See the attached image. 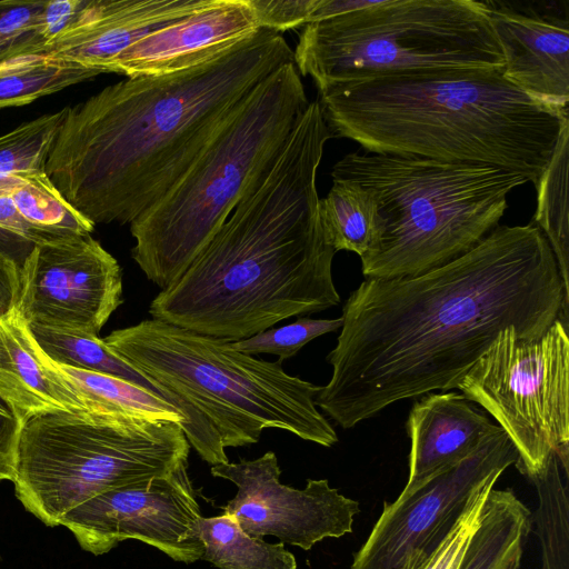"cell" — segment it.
<instances>
[{
	"label": "cell",
	"mask_w": 569,
	"mask_h": 569,
	"mask_svg": "<svg viewBox=\"0 0 569 569\" xmlns=\"http://www.w3.org/2000/svg\"><path fill=\"white\" fill-rule=\"evenodd\" d=\"M503 69H431L336 84L318 100L333 138L373 153L485 164L536 187L569 111L526 94Z\"/></svg>",
	"instance_id": "4"
},
{
	"label": "cell",
	"mask_w": 569,
	"mask_h": 569,
	"mask_svg": "<svg viewBox=\"0 0 569 569\" xmlns=\"http://www.w3.org/2000/svg\"><path fill=\"white\" fill-rule=\"evenodd\" d=\"M501 475L496 472L481 482L452 526L422 549L411 553L400 569H460L482 520L488 496Z\"/></svg>",
	"instance_id": "28"
},
{
	"label": "cell",
	"mask_w": 569,
	"mask_h": 569,
	"mask_svg": "<svg viewBox=\"0 0 569 569\" xmlns=\"http://www.w3.org/2000/svg\"><path fill=\"white\" fill-rule=\"evenodd\" d=\"M317 0H248L262 29L281 33L310 22Z\"/></svg>",
	"instance_id": "34"
},
{
	"label": "cell",
	"mask_w": 569,
	"mask_h": 569,
	"mask_svg": "<svg viewBox=\"0 0 569 569\" xmlns=\"http://www.w3.org/2000/svg\"><path fill=\"white\" fill-rule=\"evenodd\" d=\"M259 29L248 0H210L130 46L112 62L110 72L133 78L191 69L228 52Z\"/></svg>",
	"instance_id": "16"
},
{
	"label": "cell",
	"mask_w": 569,
	"mask_h": 569,
	"mask_svg": "<svg viewBox=\"0 0 569 569\" xmlns=\"http://www.w3.org/2000/svg\"><path fill=\"white\" fill-rule=\"evenodd\" d=\"M319 217L333 249L360 258L376 247L382 230L376 193L351 180H332L327 196L319 199Z\"/></svg>",
	"instance_id": "22"
},
{
	"label": "cell",
	"mask_w": 569,
	"mask_h": 569,
	"mask_svg": "<svg viewBox=\"0 0 569 569\" xmlns=\"http://www.w3.org/2000/svg\"><path fill=\"white\" fill-rule=\"evenodd\" d=\"M83 2L84 0H47L44 29L49 41L48 46L71 23Z\"/></svg>",
	"instance_id": "37"
},
{
	"label": "cell",
	"mask_w": 569,
	"mask_h": 569,
	"mask_svg": "<svg viewBox=\"0 0 569 569\" xmlns=\"http://www.w3.org/2000/svg\"><path fill=\"white\" fill-rule=\"evenodd\" d=\"M197 535L204 547L201 559L218 569H297L296 557L284 543H270L249 536L226 512L201 517Z\"/></svg>",
	"instance_id": "24"
},
{
	"label": "cell",
	"mask_w": 569,
	"mask_h": 569,
	"mask_svg": "<svg viewBox=\"0 0 569 569\" xmlns=\"http://www.w3.org/2000/svg\"><path fill=\"white\" fill-rule=\"evenodd\" d=\"M569 290L542 231L497 226L427 272L362 281L347 299L332 367L316 406L350 429L388 406L460 379L509 327L540 338L568 320Z\"/></svg>",
	"instance_id": "1"
},
{
	"label": "cell",
	"mask_w": 569,
	"mask_h": 569,
	"mask_svg": "<svg viewBox=\"0 0 569 569\" xmlns=\"http://www.w3.org/2000/svg\"><path fill=\"white\" fill-rule=\"evenodd\" d=\"M457 389L507 433L523 476L542 475L552 455L569 469L568 320L558 318L532 341L503 329Z\"/></svg>",
	"instance_id": "10"
},
{
	"label": "cell",
	"mask_w": 569,
	"mask_h": 569,
	"mask_svg": "<svg viewBox=\"0 0 569 569\" xmlns=\"http://www.w3.org/2000/svg\"><path fill=\"white\" fill-rule=\"evenodd\" d=\"M42 358L70 387L88 412L172 421L180 426L184 422L182 415L172 405L138 385L118 377L57 363L43 352Z\"/></svg>",
	"instance_id": "21"
},
{
	"label": "cell",
	"mask_w": 569,
	"mask_h": 569,
	"mask_svg": "<svg viewBox=\"0 0 569 569\" xmlns=\"http://www.w3.org/2000/svg\"><path fill=\"white\" fill-rule=\"evenodd\" d=\"M0 229L13 233L32 244H42L69 237L59 236L34 227L20 216L9 199L2 197H0Z\"/></svg>",
	"instance_id": "36"
},
{
	"label": "cell",
	"mask_w": 569,
	"mask_h": 569,
	"mask_svg": "<svg viewBox=\"0 0 569 569\" xmlns=\"http://www.w3.org/2000/svg\"><path fill=\"white\" fill-rule=\"evenodd\" d=\"M67 107L26 121L0 136V173L44 171Z\"/></svg>",
	"instance_id": "30"
},
{
	"label": "cell",
	"mask_w": 569,
	"mask_h": 569,
	"mask_svg": "<svg viewBox=\"0 0 569 569\" xmlns=\"http://www.w3.org/2000/svg\"><path fill=\"white\" fill-rule=\"evenodd\" d=\"M201 517L187 463L170 475L100 493L69 511L60 526L94 556L137 539L174 561L191 563L204 551L197 535Z\"/></svg>",
	"instance_id": "11"
},
{
	"label": "cell",
	"mask_w": 569,
	"mask_h": 569,
	"mask_svg": "<svg viewBox=\"0 0 569 569\" xmlns=\"http://www.w3.org/2000/svg\"><path fill=\"white\" fill-rule=\"evenodd\" d=\"M295 62L258 83L171 189L130 223L131 257L164 289L272 168L309 104Z\"/></svg>",
	"instance_id": "6"
},
{
	"label": "cell",
	"mask_w": 569,
	"mask_h": 569,
	"mask_svg": "<svg viewBox=\"0 0 569 569\" xmlns=\"http://www.w3.org/2000/svg\"><path fill=\"white\" fill-rule=\"evenodd\" d=\"M189 450L178 422L51 412L23 425L11 481L24 509L57 527L100 493L170 475Z\"/></svg>",
	"instance_id": "9"
},
{
	"label": "cell",
	"mask_w": 569,
	"mask_h": 569,
	"mask_svg": "<svg viewBox=\"0 0 569 569\" xmlns=\"http://www.w3.org/2000/svg\"><path fill=\"white\" fill-rule=\"evenodd\" d=\"M99 74L77 63L38 57L27 67L0 76V109L29 104Z\"/></svg>",
	"instance_id": "29"
},
{
	"label": "cell",
	"mask_w": 569,
	"mask_h": 569,
	"mask_svg": "<svg viewBox=\"0 0 569 569\" xmlns=\"http://www.w3.org/2000/svg\"><path fill=\"white\" fill-rule=\"evenodd\" d=\"M531 481L538 496L532 525L541 547V569H569V469L552 455L546 471Z\"/></svg>",
	"instance_id": "26"
},
{
	"label": "cell",
	"mask_w": 569,
	"mask_h": 569,
	"mask_svg": "<svg viewBox=\"0 0 569 569\" xmlns=\"http://www.w3.org/2000/svg\"><path fill=\"white\" fill-rule=\"evenodd\" d=\"M479 3L500 44L503 77L532 99L569 111V0Z\"/></svg>",
	"instance_id": "15"
},
{
	"label": "cell",
	"mask_w": 569,
	"mask_h": 569,
	"mask_svg": "<svg viewBox=\"0 0 569 569\" xmlns=\"http://www.w3.org/2000/svg\"><path fill=\"white\" fill-rule=\"evenodd\" d=\"M569 121L560 132L552 158L536 186V226L547 238L563 286L569 290L568 159Z\"/></svg>",
	"instance_id": "27"
},
{
	"label": "cell",
	"mask_w": 569,
	"mask_h": 569,
	"mask_svg": "<svg viewBox=\"0 0 569 569\" xmlns=\"http://www.w3.org/2000/svg\"><path fill=\"white\" fill-rule=\"evenodd\" d=\"M517 458L511 440L498 427L461 461L405 486L396 500L383 502L350 569H400L411 553L452 526L481 482L502 473Z\"/></svg>",
	"instance_id": "12"
},
{
	"label": "cell",
	"mask_w": 569,
	"mask_h": 569,
	"mask_svg": "<svg viewBox=\"0 0 569 569\" xmlns=\"http://www.w3.org/2000/svg\"><path fill=\"white\" fill-rule=\"evenodd\" d=\"M103 340L182 415L189 445L211 466L229 462L226 448L256 443L268 428L323 447L338 441L316 406L321 386L288 375L279 360L152 318Z\"/></svg>",
	"instance_id": "5"
},
{
	"label": "cell",
	"mask_w": 569,
	"mask_h": 569,
	"mask_svg": "<svg viewBox=\"0 0 569 569\" xmlns=\"http://www.w3.org/2000/svg\"><path fill=\"white\" fill-rule=\"evenodd\" d=\"M293 62L318 91L366 78L431 69H503L479 0H380L303 26Z\"/></svg>",
	"instance_id": "8"
},
{
	"label": "cell",
	"mask_w": 569,
	"mask_h": 569,
	"mask_svg": "<svg viewBox=\"0 0 569 569\" xmlns=\"http://www.w3.org/2000/svg\"><path fill=\"white\" fill-rule=\"evenodd\" d=\"M29 328L38 347L50 360L81 370L118 377L163 398L147 377L111 350L99 336L38 323H29Z\"/></svg>",
	"instance_id": "25"
},
{
	"label": "cell",
	"mask_w": 569,
	"mask_h": 569,
	"mask_svg": "<svg viewBox=\"0 0 569 569\" xmlns=\"http://www.w3.org/2000/svg\"><path fill=\"white\" fill-rule=\"evenodd\" d=\"M0 197L11 201L20 216L59 236L91 234L94 224L73 208L44 171L0 173Z\"/></svg>",
	"instance_id": "23"
},
{
	"label": "cell",
	"mask_w": 569,
	"mask_h": 569,
	"mask_svg": "<svg viewBox=\"0 0 569 569\" xmlns=\"http://www.w3.org/2000/svg\"><path fill=\"white\" fill-rule=\"evenodd\" d=\"M293 62L281 36L260 28L191 69L128 78L72 107L44 172L96 224H127L187 172L248 93Z\"/></svg>",
	"instance_id": "2"
},
{
	"label": "cell",
	"mask_w": 569,
	"mask_h": 569,
	"mask_svg": "<svg viewBox=\"0 0 569 569\" xmlns=\"http://www.w3.org/2000/svg\"><path fill=\"white\" fill-rule=\"evenodd\" d=\"M342 326V318L311 319L300 317L292 323L269 328L250 338L231 342V346L246 355H274L280 362L298 353L311 340L335 332Z\"/></svg>",
	"instance_id": "32"
},
{
	"label": "cell",
	"mask_w": 569,
	"mask_h": 569,
	"mask_svg": "<svg viewBox=\"0 0 569 569\" xmlns=\"http://www.w3.org/2000/svg\"><path fill=\"white\" fill-rule=\"evenodd\" d=\"M210 0H84L44 57L110 72L116 58L149 33L203 8Z\"/></svg>",
	"instance_id": "17"
},
{
	"label": "cell",
	"mask_w": 569,
	"mask_h": 569,
	"mask_svg": "<svg viewBox=\"0 0 569 569\" xmlns=\"http://www.w3.org/2000/svg\"><path fill=\"white\" fill-rule=\"evenodd\" d=\"M331 178L377 196L382 230L360 258L371 279L417 276L466 253L499 226L509 193L528 182L491 166L365 150L337 161Z\"/></svg>",
	"instance_id": "7"
},
{
	"label": "cell",
	"mask_w": 569,
	"mask_h": 569,
	"mask_svg": "<svg viewBox=\"0 0 569 569\" xmlns=\"http://www.w3.org/2000/svg\"><path fill=\"white\" fill-rule=\"evenodd\" d=\"M499 426L462 393H427L412 406L406 486L418 483L465 459Z\"/></svg>",
	"instance_id": "18"
},
{
	"label": "cell",
	"mask_w": 569,
	"mask_h": 569,
	"mask_svg": "<svg viewBox=\"0 0 569 569\" xmlns=\"http://www.w3.org/2000/svg\"><path fill=\"white\" fill-rule=\"evenodd\" d=\"M47 0H0V64L27 57H44Z\"/></svg>",
	"instance_id": "31"
},
{
	"label": "cell",
	"mask_w": 569,
	"mask_h": 569,
	"mask_svg": "<svg viewBox=\"0 0 569 569\" xmlns=\"http://www.w3.org/2000/svg\"><path fill=\"white\" fill-rule=\"evenodd\" d=\"M331 138L319 101L309 102L272 168L152 299V319L236 342L340 302L316 186Z\"/></svg>",
	"instance_id": "3"
},
{
	"label": "cell",
	"mask_w": 569,
	"mask_h": 569,
	"mask_svg": "<svg viewBox=\"0 0 569 569\" xmlns=\"http://www.w3.org/2000/svg\"><path fill=\"white\" fill-rule=\"evenodd\" d=\"M213 477L238 490L223 507L251 537L274 536L280 542L310 550L326 538L351 533L359 502L332 488L327 479H309L303 489L280 482L273 451L253 460L211 466Z\"/></svg>",
	"instance_id": "14"
},
{
	"label": "cell",
	"mask_w": 569,
	"mask_h": 569,
	"mask_svg": "<svg viewBox=\"0 0 569 569\" xmlns=\"http://www.w3.org/2000/svg\"><path fill=\"white\" fill-rule=\"evenodd\" d=\"M532 512L510 489L493 487L460 569H521Z\"/></svg>",
	"instance_id": "20"
},
{
	"label": "cell",
	"mask_w": 569,
	"mask_h": 569,
	"mask_svg": "<svg viewBox=\"0 0 569 569\" xmlns=\"http://www.w3.org/2000/svg\"><path fill=\"white\" fill-rule=\"evenodd\" d=\"M38 57H27V58H20L16 60H11L9 62L0 64V76H3L6 73L12 72L14 70L21 69L23 67H27L31 62H33Z\"/></svg>",
	"instance_id": "39"
},
{
	"label": "cell",
	"mask_w": 569,
	"mask_h": 569,
	"mask_svg": "<svg viewBox=\"0 0 569 569\" xmlns=\"http://www.w3.org/2000/svg\"><path fill=\"white\" fill-rule=\"evenodd\" d=\"M0 397L23 423L51 412L87 411L70 387L43 360L18 307L0 316Z\"/></svg>",
	"instance_id": "19"
},
{
	"label": "cell",
	"mask_w": 569,
	"mask_h": 569,
	"mask_svg": "<svg viewBox=\"0 0 569 569\" xmlns=\"http://www.w3.org/2000/svg\"><path fill=\"white\" fill-rule=\"evenodd\" d=\"M23 425L10 405L0 397V481L13 478Z\"/></svg>",
	"instance_id": "35"
},
{
	"label": "cell",
	"mask_w": 569,
	"mask_h": 569,
	"mask_svg": "<svg viewBox=\"0 0 569 569\" xmlns=\"http://www.w3.org/2000/svg\"><path fill=\"white\" fill-rule=\"evenodd\" d=\"M121 303V268L91 234L34 244L23 261L18 308L28 323L99 336Z\"/></svg>",
	"instance_id": "13"
},
{
	"label": "cell",
	"mask_w": 569,
	"mask_h": 569,
	"mask_svg": "<svg viewBox=\"0 0 569 569\" xmlns=\"http://www.w3.org/2000/svg\"><path fill=\"white\" fill-rule=\"evenodd\" d=\"M375 2V0H317L309 23L347 14L372 6Z\"/></svg>",
	"instance_id": "38"
},
{
	"label": "cell",
	"mask_w": 569,
	"mask_h": 569,
	"mask_svg": "<svg viewBox=\"0 0 569 569\" xmlns=\"http://www.w3.org/2000/svg\"><path fill=\"white\" fill-rule=\"evenodd\" d=\"M33 246L0 229V316L19 306L22 264Z\"/></svg>",
	"instance_id": "33"
}]
</instances>
